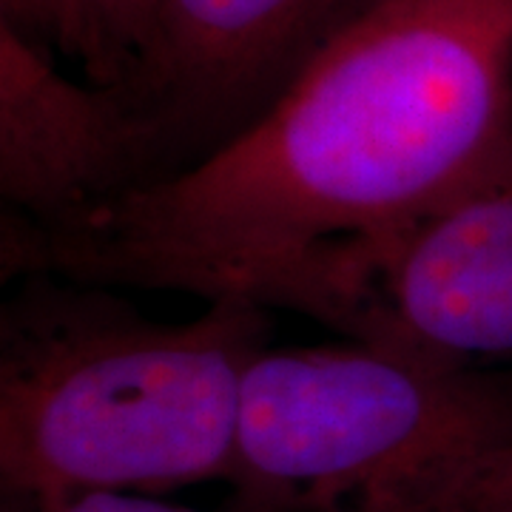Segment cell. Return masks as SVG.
<instances>
[{
    "label": "cell",
    "mask_w": 512,
    "mask_h": 512,
    "mask_svg": "<svg viewBox=\"0 0 512 512\" xmlns=\"http://www.w3.org/2000/svg\"><path fill=\"white\" fill-rule=\"evenodd\" d=\"M512 194V0H387L237 140L83 220L3 217V279L205 302L325 239Z\"/></svg>",
    "instance_id": "6da1fadb"
},
{
    "label": "cell",
    "mask_w": 512,
    "mask_h": 512,
    "mask_svg": "<svg viewBox=\"0 0 512 512\" xmlns=\"http://www.w3.org/2000/svg\"><path fill=\"white\" fill-rule=\"evenodd\" d=\"M0 308V495H160L228 481L262 305L154 322L109 285L18 276Z\"/></svg>",
    "instance_id": "7a4b0ae2"
},
{
    "label": "cell",
    "mask_w": 512,
    "mask_h": 512,
    "mask_svg": "<svg viewBox=\"0 0 512 512\" xmlns=\"http://www.w3.org/2000/svg\"><path fill=\"white\" fill-rule=\"evenodd\" d=\"M512 441V370L376 345L265 348L242 384L231 512H402Z\"/></svg>",
    "instance_id": "3957f363"
},
{
    "label": "cell",
    "mask_w": 512,
    "mask_h": 512,
    "mask_svg": "<svg viewBox=\"0 0 512 512\" xmlns=\"http://www.w3.org/2000/svg\"><path fill=\"white\" fill-rule=\"evenodd\" d=\"M228 296L444 365L512 353V194L316 242L251 271Z\"/></svg>",
    "instance_id": "277c9868"
},
{
    "label": "cell",
    "mask_w": 512,
    "mask_h": 512,
    "mask_svg": "<svg viewBox=\"0 0 512 512\" xmlns=\"http://www.w3.org/2000/svg\"><path fill=\"white\" fill-rule=\"evenodd\" d=\"M384 3L160 0L146 55L117 89L146 131L148 185L237 140L336 37Z\"/></svg>",
    "instance_id": "5b68a950"
},
{
    "label": "cell",
    "mask_w": 512,
    "mask_h": 512,
    "mask_svg": "<svg viewBox=\"0 0 512 512\" xmlns=\"http://www.w3.org/2000/svg\"><path fill=\"white\" fill-rule=\"evenodd\" d=\"M148 185L146 131L117 89L74 83L0 23L3 217L55 228Z\"/></svg>",
    "instance_id": "8992f818"
},
{
    "label": "cell",
    "mask_w": 512,
    "mask_h": 512,
    "mask_svg": "<svg viewBox=\"0 0 512 512\" xmlns=\"http://www.w3.org/2000/svg\"><path fill=\"white\" fill-rule=\"evenodd\" d=\"M89 57L83 72L94 86L120 89L146 55L160 0H83Z\"/></svg>",
    "instance_id": "52a82bcc"
},
{
    "label": "cell",
    "mask_w": 512,
    "mask_h": 512,
    "mask_svg": "<svg viewBox=\"0 0 512 512\" xmlns=\"http://www.w3.org/2000/svg\"><path fill=\"white\" fill-rule=\"evenodd\" d=\"M402 512H512V441L461 467Z\"/></svg>",
    "instance_id": "ba28073f"
},
{
    "label": "cell",
    "mask_w": 512,
    "mask_h": 512,
    "mask_svg": "<svg viewBox=\"0 0 512 512\" xmlns=\"http://www.w3.org/2000/svg\"><path fill=\"white\" fill-rule=\"evenodd\" d=\"M0 23L46 52L89 57V23L83 0H0Z\"/></svg>",
    "instance_id": "9c48e42d"
},
{
    "label": "cell",
    "mask_w": 512,
    "mask_h": 512,
    "mask_svg": "<svg viewBox=\"0 0 512 512\" xmlns=\"http://www.w3.org/2000/svg\"><path fill=\"white\" fill-rule=\"evenodd\" d=\"M0 512H202L143 493H74L60 498H0ZM231 512V510H225Z\"/></svg>",
    "instance_id": "30bf717a"
}]
</instances>
